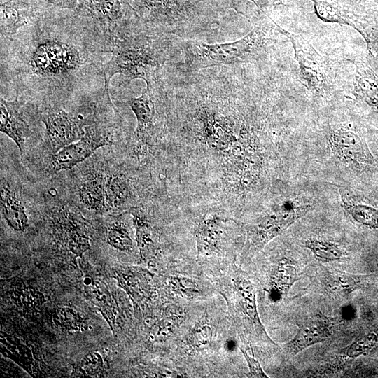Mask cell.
Listing matches in <instances>:
<instances>
[{
    "label": "cell",
    "instance_id": "d4e9b609",
    "mask_svg": "<svg viewBox=\"0 0 378 378\" xmlns=\"http://www.w3.org/2000/svg\"><path fill=\"white\" fill-rule=\"evenodd\" d=\"M304 246L309 250L315 258L321 262H329L343 259L346 253L331 241L312 238L306 240Z\"/></svg>",
    "mask_w": 378,
    "mask_h": 378
},
{
    "label": "cell",
    "instance_id": "e0dca14e",
    "mask_svg": "<svg viewBox=\"0 0 378 378\" xmlns=\"http://www.w3.org/2000/svg\"><path fill=\"white\" fill-rule=\"evenodd\" d=\"M217 215L206 214L200 220L196 230V240L199 253H210L218 249L222 238V223Z\"/></svg>",
    "mask_w": 378,
    "mask_h": 378
},
{
    "label": "cell",
    "instance_id": "1f68e13d",
    "mask_svg": "<svg viewBox=\"0 0 378 378\" xmlns=\"http://www.w3.org/2000/svg\"><path fill=\"white\" fill-rule=\"evenodd\" d=\"M318 16L323 20L349 24L341 10L332 3L324 0H313Z\"/></svg>",
    "mask_w": 378,
    "mask_h": 378
},
{
    "label": "cell",
    "instance_id": "d590c367",
    "mask_svg": "<svg viewBox=\"0 0 378 378\" xmlns=\"http://www.w3.org/2000/svg\"><path fill=\"white\" fill-rule=\"evenodd\" d=\"M240 350L246 360L251 377L257 378L269 377L263 370L260 362L255 358L253 352L250 353L244 348H240Z\"/></svg>",
    "mask_w": 378,
    "mask_h": 378
},
{
    "label": "cell",
    "instance_id": "52a82bcc",
    "mask_svg": "<svg viewBox=\"0 0 378 378\" xmlns=\"http://www.w3.org/2000/svg\"><path fill=\"white\" fill-rule=\"evenodd\" d=\"M308 209L309 205L295 200H286L275 205L250 227L248 234L250 246L255 249L262 248L282 234Z\"/></svg>",
    "mask_w": 378,
    "mask_h": 378
},
{
    "label": "cell",
    "instance_id": "7c38bea8",
    "mask_svg": "<svg viewBox=\"0 0 378 378\" xmlns=\"http://www.w3.org/2000/svg\"><path fill=\"white\" fill-rule=\"evenodd\" d=\"M26 100L18 97L13 100L0 97V131L10 138L22 153L31 129L24 113Z\"/></svg>",
    "mask_w": 378,
    "mask_h": 378
},
{
    "label": "cell",
    "instance_id": "e575fe53",
    "mask_svg": "<svg viewBox=\"0 0 378 378\" xmlns=\"http://www.w3.org/2000/svg\"><path fill=\"white\" fill-rule=\"evenodd\" d=\"M169 283L173 291L183 297H192L200 293L197 284L190 279L183 276H171Z\"/></svg>",
    "mask_w": 378,
    "mask_h": 378
},
{
    "label": "cell",
    "instance_id": "5b68a950",
    "mask_svg": "<svg viewBox=\"0 0 378 378\" xmlns=\"http://www.w3.org/2000/svg\"><path fill=\"white\" fill-rule=\"evenodd\" d=\"M99 116L98 106H96L94 112L87 118L84 135L54 153L46 169L48 174L71 169L84 161L98 148L113 144L110 123Z\"/></svg>",
    "mask_w": 378,
    "mask_h": 378
},
{
    "label": "cell",
    "instance_id": "d6986e66",
    "mask_svg": "<svg viewBox=\"0 0 378 378\" xmlns=\"http://www.w3.org/2000/svg\"><path fill=\"white\" fill-rule=\"evenodd\" d=\"M136 230L135 240L140 255L144 259L153 256L158 250L157 237L147 218L138 209L131 211Z\"/></svg>",
    "mask_w": 378,
    "mask_h": 378
},
{
    "label": "cell",
    "instance_id": "9a60e30c",
    "mask_svg": "<svg viewBox=\"0 0 378 378\" xmlns=\"http://www.w3.org/2000/svg\"><path fill=\"white\" fill-rule=\"evenodd\" d=\"M146 83V87L141 95L128 102L136 120V136L142 141H148L150 139L157 120L154 83Z\"/></svg>",
    "mask_w": 378,
    "mask_h": 378
},
{
    "label": "cell",
    "instance_id": "3957f363",
    "mask_svg": "<svg viewBox=\"0 0 378 378\" xmlns=\"http://www.w3.org/2000/svg\"><path fill=\"white\" fill-rule=\"evenodd\" d=\"M125 0H78L73 10L107 54L138 23Z\"/></svg>",
    "mask_w": 378,
    "mask_h": 378
},
{
    "label": "cell",
    "instance_id": "ac0fdd59",
    "mask_svg": "<svg viewBox=\"0 0 378 378\" xmlns=\"http://www.w3.org/2000/svg\"><path fill=\"white\" fill-rule=\"evenodd\" d=\"M1 209L10 227L15 231H24L28 227L29 218L24 204L18 195L8 186L1 187Z\"/></svg>",
    "mask_w": 378,
    "mask_h": 378
},
{
    "label": "cell",
    "instance_id": "603a6c76",
    "mask_svg": "<svg viewBox=\"0 0 378 378\" xmlns=\"http://www.w3.org/2000/svg\"><path fill=\"white\" fill-rule=\"evenodd\" d=\"M105 190L108 210L121 206L131 194L127 179L118 174L105 176Z\"/></svg>",
    "mask_w": 378,
    "mask_h": 378
},
{
    "label": "cell",
    "instance_id": "6da1fadb",
    "mask_svg": "<svg viewBox=\"0 0 378 378\" xmlns=\"http://www.w3.org/2000/svg\"><path fill=\"white\" fill-rule=\"evenodd\" d=\"M106 50L71 10L48 11L1 38V91L41 105H62L104 88Z\"/></svg>",
    "mask_w": 378,
    "mask_h": 378
},
{
    "label": "cell",
    "instance_id": "f1b7e54d",
    "mask_svg": "<svg viewBox=\"0 0 378 378\" xmlns=\"http://www.w3.org/2000/svg\"><path fill=\"white\" fill-rule=\"evenodd\" d=\"M104 371V361L97 352H90L74 367L72 377H94Z\"/></svg>",
    "mask_w": 378,
    "mask_h": 378
},
{
    "label": "cell",
    "instance_id": "4316f807",
    "mask_svg": "<svg viewBox=\"0 0 378 378\" xmlns=\"http://www.w3.org/2000/svg\"><path fill=\"white\" fill-rule=\"evenodd\" d=\"M342 206L357 223L372 229H378V210L375 208L349 202L345 199L342 200Z\"/></svg>",
    "mask_w": 378,
    "mask_h": 378
},
{
    "label": "cell",
    "instance_id": "8fae6325",
    "mask_svg": "<svg viewBox=\"0 0 378 378\" xmlns=\"http://www.w3.org/2000/svg\"><path fill=\"white\" fill-rule=\"evenodd\" d=\"M329 144L335 155L354 167L364 168L377 164L365 141L352 131H334L330 136Z\"/></svg>",
    "mask_w": 378,
    "mask_h": 378
},
{
    "label": "cell",
    "instance_id": "836d02e7",
    "mask_svg": "<svg viewBox=\"0 0 378 378\" xmlns=\"http://www.w3.org/2000/svg\"><path fill=\"white\" fill-rule=\"evenodd\" d=\"M43 11H53L60 10H74L77 5L78 0H22Z\"/></svg>",
    "mask_w": 378,
    "mask_h": 378
},
{
    "label": "cell",
    "instance_id": "30bf717a",
    "mask_svg": "<svg viewBox=\"0 0 378 378\" xmlns=\"http://www.w3.org/2000/svg\"><path fill=\"white\" fill-rule=\"evenodd\" d=\"M296 324L295 336L285 346L290 356H296L310 346L326 341L333 332L331 320L321 312L302 318Z\"/></svg>",
    "mask_w": 378,
    "mask_h": 378
},
{
    "label": "cell",
    "instance_id": "484cf974",
    "mask_svg": "<svg viewBox=\"0 0 378 378\" xmlns=\"http://www.w3.org/2000/svg\"><path fill=\"white\" fill-rule=\"evenodd\" d=\"M107 243L115 249L130 252L134 248V241L127 225L121 220L113 221L106 230Z\"/></svg>",
    "mask_w": 378,
    "mask_h": 378
},
{
    "label": "cell",
    "instance_id": "7402d4cb",
    "mask_svg": "<svg viewBox=\"0 0 378 378\" xmlns=\"http://www.w3.org/2000/svg\"><path fill=\"white\" fill-rule=\"evenodd\" d=\"M150 21H162L180 10L177 0H132Z\"/></svg>",
    "mask_w": 378,
    "mask_h": 378
},
{
    "label": "cell",
    "instance_id": "9c48e42d",
    "mask_svg": "<svg viewBox=\"0 0 378 378\" xmlns=\"http://www.w3.org/2000/svg\"><path fill=\"white\" fill-rule=\"evenodd\" d=\"M292 42L298 62L302 80L307 88L316 92L324 91L327 77L323 59L319 54L300 36L278 27Z\"/></svg>",
    "mask_w": 378,
    "mask_h": 378
},
{
    "label": "cell",
    "instance_id": "7a4b0ae2",
    "mask_svg": "<svg viewBox=\"0 0 378 378\" xmlns=\"http://www.w3.org/2000/svg\"><path fill=\"white\" fill-rule=\"evenodd\" d=\"M111 59L104 71V85L109 88L115 74L125 76L129 80L142 79L154 83L160 68L161 55L156 39L147 27L138 24L113 46Z\"/></svg>",
    "mask_w": 378,
    "mask_h": 378
},
{
    "label": "cell",
    "instance_id": "4dcf8cb0",
    "mask_svg": "<svg viewBox=\"0 0 378 378\" xmlns=\"http://www.w3.org/2000/svg\"><path fill=\"white\" fill-rule=\"evenodd\" d=\"M212 339L213 330L209 324L204 323L197 325L189 336L190 346L197 351H202L209 347Z\"/></svg>",
    "mask_w": 378,
    "mask_h": 378
},
{
    "label": "cell",
    "instance_id": "ba28073f",
    "mask_svg": "<svg viewBox=\"0 0 378 378\" xmlns=\"http://www.w3.org/2000/svg\"><path fill=\"white\" fill-rule=\"evenodd\" d=\"M46 139L53 153L75 142L84 135L86 119L68 112L61 105L46 104L39 110Z\"/></svg>",
    "mask_w": 378,
    "mask_h": 378
},
{
    "label": "cell",
    "instance_id": "cb8c5ba5",
    "mask_svg": "<svg viewBox=\"0 0 378 378\" xmlns=\"http://www.w3.org/2000/svg\"><path fill=\"white\" fill-rule=\"evenodd\" d=\"M63 229L65 230V237L69 249L78 255L82 254L89 248L88 238L78 227L75 226L73 214L67 211H60Z\"/></svg>",
    "mask_w": 378,
    "mask_h": 378
},
{
    "label": "cell",
    "instance_id": "83f0119b",
    "mask_svg": "<svg viewBox=\"0 0 378 378\" xmlns=\"http://www.w3.org/2000/svg\"><path fill=\"white\" fill-rule=\"evenodd\" d=\"M378 344V334L370 332L357 337L349 345L342 350L344 357L356 358L366 354Z\"/></svg>",
    "mask_w": 378,
    "mask_h": 378
},
{
    "label": "cell",
    "instance_id": "8992f818",
    "mask_svg": "<svg viewBox=\"0 0 378 378\" xmlns=\"http://www.w3.org/2000/svg\"><path fill=\"white\" fill-rule=\"evenodd\" d=\"M233 312L246 333L254 339L274 344L269 337L258 314L256 291L248 277L239 269H233L228 278Z\"/></svg>",
    "mask_w": 378,
    "mask_h": 378
},
{
    "label": "cell",
    "instance_id": "d6a6232c",
    "mask_svg": "<svg viewBox=\"0 0 378 378\" xmlns=\"http://www.w3.org/2000/svg\"><path fill=\"white\" fill-rule=\"evenodd\" d=\"M57 318L59 326L70 331L81 330L83 321L81 316L72 308L63 307L58 309Z\"/></svg>",
    "mask_w": 378,
    "mask_h": 378
},
{
    "label": "cell",
    "instance_id": "f546056e",
    "mask_svg": "<svg viewBox=\"0 0 378 378\" xmlns=\"http://www.w3.org/2000/svg\"><path fill=\"white\" fill-rule=\"evenodd\" d=\"M84 290L87 295L92 299V302L104 307H110V294L107 292L104 284L98 279H94L90 276L83 279Z\"/></svg>",
    "mask_w": 378,
    "mask_h": 378
},
{
    "label": "cell",
    "instance_id": "277c9868",
    "mask_svg": "<svg viewBox=\"0 0 378 378\" xmlns=\"http://www.w3.org/2000/svg\"><path fill=\"white\" fill-rule=\"evenodd\" d=\"M262 46L261 32L253 29L242 38L230 43L188 42L186 52L190 65L202 69L251 62L257 56Z\"/></svg>",
    "mask_w": 378,
    "mask_h": 378
},
{
    "label": "cell",
    "instance_id": "ffe728a7",
    "mask_svg": "<svg viewBox=\"0 0 378 378\" xmlns=\"http://www.w3.org/2000/svg\"><path fill=\"white\" fill-rule=\"evenodd\" d=\"M356 90L358 97L378 111V76L363 62L356 64Z\"/></svg>",
    "mask_w": 378,
    "mask_h": 378
},
{
    "label": "cell",
    "instance_id": "4fadbf2b",
    "mask_svg": "<svg viewBox=\"0 0 378 378\" xmlns=\"http://www.w3.org/2000/svg\"><path fill=\"white\" fill-rule=\"evenodd\" d=\"M43 13L22 0H1V38L14 36L20 29L33 22Z\"/></svg>",
    "mask_w": 378,
    "mask_h": 378
},
{
    "label": "cell",
    "instance_id": "5bb4252c",
    "mask_svg": "<svg viewBox=\"0 0 378 378\" xmlns=\"http://www.w3.org/2000/svg\"><path fill=\"white\" fill-rule=\"evenodd\" d=\"M371 275H358L343 271L322 267L318 282L325 293L335 298H344L363 288Z\"/></svg>",
    "mask_w": 378,
    "mask_h": 378
},
{
    "label": "cell",
    "instance_id": "2e32d148",
    "mask_svg": "<svg viewBox=\"0 0 378 378\" xmlns=\"http://www.w3.org/2000/svg\"><path fill=\"white\" fill-rule=\"evenodd\" d=\"M296 263L283 258L272 265L269 271L267 291L274 302L284 300L293 286L300 279Z\"/></svg>",
    "mask_w": 378,
    "mask_h": 378
},
{
    "label": "cell",
    "instance_id": "44dd1931",
    "mask_svg": "<svg viewBox=\"0 0 378 378\" xmlns=\"http://www.w3.org/2000/svg\"><path fill=\"white\" fill-rule=\"evenodd\" d=\"M79 197L83 204L90 210L97 213L107 211L105 176L97 174L85 181L80 187Z\"/></svg>",
    "mask_w": 378,
    "mask_h": 378
}]
</instances>
